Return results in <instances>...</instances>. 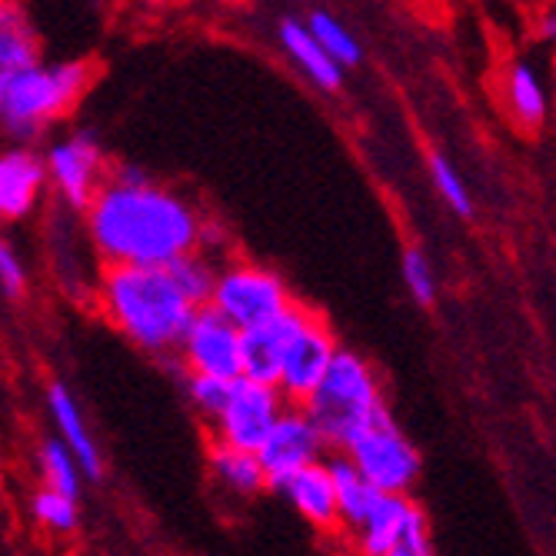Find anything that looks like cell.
<instances>
[{
    "label": "cell",
    "mask_w": 556,
    "mask_h": 556,
    "mask_svg": "<svg viewBox=\"0 0 556 556\" xmlns=\"http://www.w3.org/2000/svg\"><path fill=\"white\" fill-rule=\"evenodd\" d=\"M87 230L104 267H174L200 250L204 217L170 187L111 177L87 211Z\"/></svg>",
    "instance_id": "6da1fadb"
},
{
    "label": "cell",
    "mask_w": 556,
    "mask_h": 556,
    "mask_svg": "<svg viewBox=\"0 0 556 556\" xmlns=\"http://www.w3.org/2000/svg\"><path fill=\"white\" fill-rule=\"evenodd\" d=\"M97 296L100 314L147 353L180 350L197 317L167 267H104Z\"/></svg>",
    "instance_id": "7a4b0ae2"
},
{
    "label": "cell",
    "mask_w": 556,
    "mask_h": 556,
    "mask_svg": "<svg viewBox=\"0 0 556 556\" xmlns=\"http://www.w3.org/2000/svg\"><path fill=\"white\" fill-rule=\"evenodd\" d=\"M303 410L320 427L327 446H337L340 453H346L370 427L390 417L374 367L353 350H340L327 380Z\"/></svg>",
    "instance_id": "3957f363"
},
{
    "label": "cell",
    "mask_w": 556,
    "mask_h": 556,
    "mask_svg": "<svg viewBox=\"0 0 556 556\" xmlns=\"http://www.w3.org/2000/svg\"><path fill=\"white\" fill-rule=\"evenodd\" d=\"M93 67L84 61L40 64L21 74H0V117L8 134L34 137L40 127L67 117L90 90Z\"/></svg>",
    "instance_id": "277c9868"
},
{
    "label": "cell",
    "mask_w": 556,
    "mask_h": 556,
    "mask_svg": "<svg viewBox=\"0 0 556 556\" xmlns=\"http://www.w3.org/2000/svg\"><path fill=\"white\" fill-rule=\"evenodd\" d=\"M211 307L220 311L233 327H240L247 333L254 327L270 324L283 311H290L293 296L274 270H267L261 264H250V261H233L217 277Z\"/></svg>",
    "instance_id": "5b68a950"
},
{
    "label": "cell",
    "mask_w": 556,
    "mask_h": 556,
    "mask_svg": "<svg viewBox=\"0 0 556 556\" xmlns=\"http://www.w3.org/2000/svg\"><path fill=\"white\" fill-rule=\"evenodd\" d=\"M287 410H290V403L283 400L277 387L240 377L233 383L227 410L214 424V443H224L243 453H261Z\"/></svg>",
    "instance_id": "8992f818"
},
{
    "label": "cell",
    "mask_w": 556,
    "mask_h": 556,
    "mask_svg": "<svg viewBox=\"0 0 556 556\" xmlns=\"http://www.w3.org/2000/svg\"><path fill=\"white\" fill-rule=\"evenodd\" d=\"M346 457L383 496H407L420 473V453L396 430L393 417H383L377 427H370L346 450Z\"/></svg>",
    "instance_id": "52a82bcc"
},
{
    "label": "cell",
    "mask_w": 556,
    "mask_h": 556,
    "mask_svg": "<svg viewBox=\"0 0 556 556\" xmlns=\"http://www.w3.org/2000/svg\"><path fill=\"white\" fill-rule=\"evenodd\" d=\"M177 353H180L187 374L224 377V380L243 377V330L233 327L214 307L197 311Z\"/></svg>",
    "instance_id": "ba28073f"
},
{
    "label": "cell",
    "mask_w": 556,
    "mask_h": 556,
    "mask_svg": "<svg viewBox=\"0 0 556 556\" xmlns=\"http://www.w3.org/2000/svg\"><path fill=\"white\" fill-rule=\"evenodd\" d=\"M324 453H327V440L320 427L303 407H290L257 457L267 473V486L280 493L296 473L324 464Z\"/></svg>",
    "instance_id": "9c48e42d"
},
{
    "label": "cell",
    "mask_w": 556,
    "mask_h": 556,
    "mask_svg": "<svg viewBox=\"0 0 556 556\" xmlns=\"http://www.w3.org/2000/svg\"><path fill=\"white\" fill-rule=\"evenodd\" d=\"M50 180L74 211H90L97 193L108 187V157L90 134H71L47 150Z\"/></svg>",
    "instance_id": "30bf717a"
},
{
    "label": "cell",
    "mask_w": 556,
    "mask_h": 556,
    "mask_svg": "<svg viewBox=\"0 0 556 556\" xmlns=\"http://www.w3.org/2000/svg\"><path fill=\"white\" fill-rule=\"evenodd\" d=\"M340 340L333 337L330 324L314 314L307 330H303L290 350V357L283 364V374H280V383L277 390L283 393V400L290 407H307L314 400V393L320 390V383L327 380L333 361L340 357Z\"/></svg>",
    "instance_id": "8fae6325"
},
{
    "label": "cell",
    "mask_w": 556,
    "mask_h": 556,
    "mask_svg": "<svg viewBox=\"0 0 556 556\" xmlns=\"http://www.w3.org/2000/svg\"><path fill=\"white\" fill-rule=\"evenodd\" d=\"M353 540H357L361 556H393L396 549L433 553L427 517L407 496H380L377 510Z\"/></svg>",
    "instance_id": "7c38bea8"
},
{
    "label": "cell",
    "mask_w": 556,
    "mask_h": 556,
    "mask_svg": "<svg viewBox=\"0 0 556 556\" xmlns=\"http://www.w3.org/2000/svg\"><path fill=\"white\" fill-rule=\"evenodd\" d=\"M311 317H314V311L293 303L290 311H283L270 324L247 330L243 333V377L254 380V383L277 387L290 350H293L296 337L307 330Z\"/></svg>",
    "instance_id": "4fadbf2b"
},
{
    "label": "cell",
    "mask_w": 556,
    "mask_h": 556,
    "mask_svg": "<svg viewBox=\"0 0 556 556\" xmlns=\"http://www.w3.org/2000/svg\"><path fill=\"white\" fill-rule=\"evenodd\" d=\"M47 177V161H40L30 147H11L0 157V214L4 220H21L37 207Z\"/></svg>",
    "instance_id": "5bb4252c"
},
{
    "label": "cell",
    "mask_w": 556,
    "mask_h": 556,
    "mask_svg": "<svg viewBox=\"0 0 556 556\" xmlns=\"http://www.w3.org/2000/svg\"><path fill=\"white\" fill-rule=\"evenodd\" d=\"M280 493L293 503V510L307 523H314L317 530H337L340 527V503H337V486H333V477L327 470V460L296 473Z\"/></svg>",
    "instance_id": "9a60e30c"
},
{
    "label": "cell",
    "mask_w": 556,
    "mask_h": 556,
    "mask_svg": "<svg viewBox=\"0 0 556 556\" xmlns=\"http://www.w3.org/2000/svg\"><path fill=\"white\" fill-rule=\"evenodd\" d=\"M327 470H330L333 486H337L340 527L357 536L364 530V523L370 520V514L377 510V503H380L383 493L374 483H367V477L353 467V460L346 457V453H333V457L327 460Z\"/></svg>",
    "instance_id": "2e32d148"
},
{
    "label": "cell",
    "mask_w": 556,
    "mask_h": 556,
    "mask_svg": "<svg viewBox=\"0 0 556 556\" xmlns=\"http://www.w3.org/2000/svg\"><path fill=\"white\" fill-rule=\"evenodd\" d=\"M47 410H50V417H54V424L61 430V440L71 446V453L77 457L84 477L97 480L100 473H104V460H100V450L93 446V440H90V433L84 427V414L77 407L74 393L64 383H50L47 387Z\"/></svg>",
    "instance_id": "e0dca14e"
},
{
    "label": "cell",
    "mask_w": 556,
    "mask_h": 556,
    "mask_svg": "<svg viewBox=\"0 0 556 556\" xmlns=\"http://www.w3.org/2000/svg\"><path fill=\"white\" fill-rule=\"evenodd\" d=\"M280 43L283 50L293 58V64L307 74L317 87L324 90H337L343 84V67L327 54V50L314 40L307 21H293V17H283L280 21Z\"/></svg>",
    "instance_id": "ac0fdd59"
},
{
    "label": "cell",
    "mask_w": 556,
    "mask_h": 556,
    "mask_svg": "<svg viewBox=\"0 0 556 556\" xmlns=\"http://www.w3.org/2000/svg\"><path fill=\"white\" fill-rule=\"evenodd\" d=\"M207 464H211L214 480L237 496H254L267 486V473L261 467L257 453H243V450H233L224 443H211Z\"/></svg>",
    "instance_id": "d6986e66"
},
{
    "label": "cell",
    "mask_w": 556,
    "mask_h": 556,
    "mask_svg": "<svg viewBox=\"0 0 556 556\" xmlns=\"http://www.w3.org/2000/svg\"><path fill=\"white\" fill-rule=\"evenodd\" d=\"M503 100H507V108L517 117V124L527 130H536L549 114L546 90H543V84L530 64H510L507 67V74H503Z\"/></svg>",
    "instance_id": "ffe728a7"
},
{
    "label": "cell",
    "mask_w": 556,
    "mask_h": 556,
    "mask_svg": "<svg viewBox=\"0 0 556 556\" xmlns=\"http://www.w3.org/2000/svg\"><path fill=\"white\" fill-rule=\"evenodd\" d=\"M40 67V40L24 21L17 17V8L8 4L0 11V74H21Z\"/></svg>",
    "instance_id": "44dd1931"
},
{
    "label": "cell",
    "mask_w": 556,
    "mask_h": 556,
    "mask_svg": "<svg viewBox=\"0 0 556 556\" xmlns=\"http://www.w3.org/2000/svg\"><path fill=\"white\" fill-rule=\"evenodd\" d=\"M37 467H40V477H43V486L54 490V493H64L71 500L80 496V464L71 453V446L64 440H47L40 443L37 450Z\"/></svg>",
    "instance_id": "7402d4cb"
},
{
    "label": "cell",
    "mask_w": 556,
    "mask_h": 556,
    "mask_svg": "<svg viewBox=\"0 0 556 556\" xmlns=\"http://www.w3.org/2000/svg\"><path fill=\"white\" fill-rule=\"evenodd\" d=\"M167 270H170V277L177 280V287L184 290V296L193 303L197 311L211 307L220 270H217L207 257H200V250H197V254H190V257H184V261H177V264L167 267Z\"/></svg>",
    "instance_id": "603a6c76"
},
{
    "label": "cell",
    "mask_w": 556,
    "mask_h": 556,
    "mask_svg": "<svg viewBox=\"0 0 556 556\" xmlns=\"http://www.w3.org/2000/svg\"><path fill=\"white\" fill-rule=\"evenodd\" d=\"M307 27H311V34H314V40L327 50V54H330L340 67L361 64L364 50H361L357 37H353L333 14H327V11H311Z\"/></svg>",
    "instance_id": "cb8c5ba5"
},
{
    "label": "cell",
    "mask_w": 556,
    "mask_h": 556,
    "mask_svg": "<svg viewBox=\"0 0 556 556\" xmlns=\"http://www.w3.org/2000/svg\"><path fill=\"white\" fill-rule=\"evenodd\" d=\"M233 383H237V380L204 377V374H187V400L193 403V410L214 427V424L220 420V414L227 410L230 393H233Z\"/></svg>",
    "instance_id": "d4e9b609"
},
{
    "label": "cell",
    "mask_w": 556,
    "mask_h": 556,
    "mask_svg": "<svg viewBox=\"0 0 556 556\" xmlns=\"http://www.w3.org/2000/svg\"><path fill=\"white\" fill-rule=\"evenodd\" d=\"M30 514L40 527L54 530V533H71L77 527V500L64 496V493H54L40 486L30 500Z\"/></svg>",
    "instance_id": "484cf974"
},
{
    "label": "cell",
    "mask_w": 556,
    "mask_h": 556,
    "mask_svg": "<svg viewBox=\"0 0 556 556\" xmlns=\"http://www.w3.org/2000/svg\"><path fill=\"white\" fill-rule=\"evenodd\" d=\"M430 177H433V187L440 190V197L446 200V207L460 217H470L473 214V200H470V190L467 184L460 180L457 167H453L443 154H433L430 157Z\"/></svg>",
    "instance_id": "4316f807"
},
{
    "label": "cell",
    "mask_w": 556,
    "mask_h": 556,
    "mask_svg": "<svg viewBox=\"0 0 556 556\" xmlns=\"http://www.w3.org/2000/svg\"><path fill=\"white\" fill-rule=\"evenodd\" d=\"M403 280H407L410 293L417 296V303H424V307H430V303L437 300V280H433V270H430L427 257L420 254L417 247H410L407 254H403Z\"/></svg>",
    "instance_id": "83f0119b"
},
{
    "label": "cell",
    "mask_w": 556,
    "mask_h": 556,
    "mask_svg": "<svg viewBox=\"0 0 556 556\" xmlns=\"http://www.w3.org/2000/svg\"><path fill=\"white\" fill-rule=\"evenodd\" d=\"M0 287H4L8 296H21L24 287H27V270H24V264L14 254L11 243L0 247Z\"/></svg>",
    "instance_id": "f1b7e54d"
},
{
    "label": "cell",
    "mask_w": 556,
    "mask_h": 556,
    "mask_svg": "<svg viewBox=\"0 0 556 556\" xmlns=\"http://www.w3.org/2000/svg\"><path fill=\"white\" fill-rule=\"evenodd\" d=\"M540 37L543 40H556V11H546L540 21Z\"/></svg>",
    "instance_id": "f546056e"
},
{
    "label": "cell",
    "mask_w": 556,
    "mask_h": 556,
    "mask_svg": "<svg viewBox=\"0 0 556 556\" xmlns=\"http://www.w3.org/2000/svg\"><path fill=\"white\" fill-rule=\"evenodd\" d=\"M393 556H433V553H420V549H396Z\"/></svg>",
    "instance_id": "4dcf8cb0"
}]
</instances>
